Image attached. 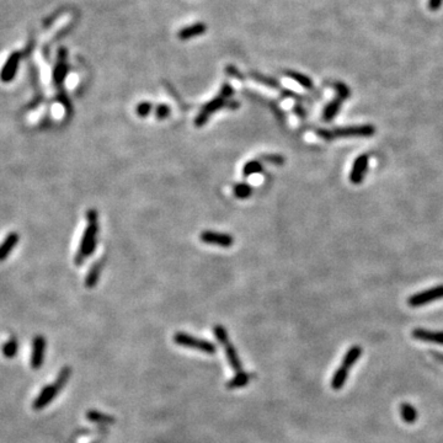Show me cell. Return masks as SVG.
<instances>
[{
    "instance_id": "34",
    "label": "cell",
    "mask_w": 443,
    "mask_h": 443,
    "mask_svg": "<svg viewBox=\"0 0 443 443\" xmlns=\"http://www.w3.org/2000/svg\"><path fill=\"white\" fill-rule=\"evenodd\" d=\"M443 0H428V9L431 11H437L442 7Z\"/></svg>"
},
{
    "instance_id": "27",
    "label": "cell",
    "mask_w": 443,
    "mask_h": 443,
    "mask_svg": "<svg viewBox=\"0 0 443 443\" xmlns=\"http://www.w3.org/2000/svg\"><path fill=\"white\" fill-rule=\"evenodd\" d=\"M261 171H263V164H261L260 160H256V159L247 161L243 168L244 176H250V175L259 174Z\"/></svg>"
},
{
    "instance_id": "5",
    "label": "cell",
    "mask_w": 443,
    "mask_h": 443,
    "mask_svg": "<svg viewBox=\"0 0 443 443\" xmlns=\"http://www.w3.org/2000/svg\"><path fill=\"white\" fill-rule=\"evenodd\" d=\"M439 299H443V285H438L426 289V291L412 294L408 299V304L412 308H419V306H423Z\"/></svg>"
},
{
    "instance_id": "14",
    "label": "cell",
    "mask_w": 443,
    "mask_h": 443,
    "mask_svg": "<svg viewBox=\"0 0 443 443\" xmlns=\"http://www.w3.org/2000/svg\"><path fill=\"white\" fill-rule=\"evenodd\" d=\"M19 240H20V236L18 233H9L7 235V238L4 239L2 244H0V261H4L5 259H8V256L10 255L11 251L15 249V246L18 245Z\"/></svg>"
},
{
    "instance_id": "30",
    "label": "cell",
    "mask_w": 443,
    "mask_h": 443,
    "mask_svg": "<svg viewBox=\"0 0 443 443\" xmlns=\"http://www.w3.org/2000/svg\"><path fill=\"white\" fill-rule=\"evenodd\" d=\"M335 91H336V95H338L336 97L341 99L342 101L346 100L347 97L350 96V89H348V86L346 84H344V83L341 82L336 83L335 84Z\"/></svg>"
},
{
    "instance_id": "25",
    "label": "cell",
    "mask_w": 443,
    "mask_h": 443,
    "mask_svg": "<svg viewBox=\"0 0 443 443\" xmlns=\"http://www.w3.org/2000/svg\"><path fill=\"white\" fill-rule=\"evenodd\" d=\"M19 350V345L16 339L11 338L3 345V355H4L5 358H14L18 353Z\"/></svg>"
},
{
    "instance_id": "4",
    "label": "cell",
    "mask_w": 443,
    "mask_h": 443,
    "mask_svg": "<svg viewBox=\"0 0 443 443\" xmlns=\"http://www.w3.org/2000/svg\"><path fill=\"white\" fill-rule=\"evenodd\" d=\"M172 340H174L175 344L179 345L181 347L192 348V350L201 351V352L208 353V355H213V353L217 352V346L213 342L205 339L195 338V336L190 335V334L182 333V331L175 333Z\"/></svg>"
},
{
    "instance_id": "9",
    "label": "cell",
    "mask_w": 443,
    "mask_h": 443,
    "mask_svg": "<svg viewBox=\"0 0 443 443\" xmlns=\"http://www.w3.org/2000/svg\"><path fill=\"white\" fill-rule=\"evenodd\" d=\"M67 57H68V52H67V49L64 47H60L58 49L57 64H55L54 69H53V83L57 86L62 85L64 79L68 75L69 67L67 64Z\"/></svg>"
},
{
    "instance_id": "33",
    "label": "cell",
    "mask_w": 443,
    "mask_h": 443,
    "mask_svg": "<svg viewBox=\"0 0 443 443\" xmlns=\"http://www.w3.org/2000/svg\"><path fill=\"white\" fill-rule=\"evenodd\" d=\"M263 160L265 161H269L271 164H276V165H282L285 163V158L280 154H266L263 155Z\"/></svg>"
},
{
    "instance_id": "8",
    "label": "cell",
    "mask_w": 443,
    "mask_h": 443,
    "mask_svg": "<svg viewBox=\"0 0 443 443\" xmlns=\"http://www.w3.org/2000/svg\"><path fill=\"white\" fill-rule=\"evenodd\" d=\"M21 60V53L15 51L8 57L7 62L3 66L2 71H0V80L3 83H10L13 82L14 78H15L16 73H18L19 64Z\"/></svg>"
},
{
    "instance_id": "17",
    "label": "cell",
    "mask_w": 443,
    "mask_h": 443,
    "mask_svg": "<svg viewBox=\"0 0 443 443\" xmlns=\"http://www.w3.org/2000/svg\"><path fill=\"white\" fill-rule=\"evenodd\" d=\"M102 269H104V263L102 261H97L91 266V269L89 270L88 275L85 278V287L86 288H94L97 285L100 280V275H101Z\"/></svg>"
},
{
    "instance_id": "7",
    "label": "cell",
    "mask_w": 443,
    "mask_h": 443,
    "mask_svg": "<svg viewBox=\"0 0 443 443\" xmlns=\"http://www.w3.org/2000/svg\"><path fill=\"white\" fill-rule=\"evenodd\" d=\"M200 240L205 244L217 245L221 247H230L234 244V238L230 234L213 232V230H205L201 233Z\"/></svg>"
},
{
    "instance_id": "29",
    "label": "cell",
    "mask_w": 443,
    "mask_h": 443,
    "mask_svg": "<svg viewBox=\"0 0 443 443\" xmlns=\"http://www.w3.org/2000/svg\"><path fill=\"white\" fill-rule=\"evenodd\" d=\"M213 334H214V336H216L217 341H218L221 345H223L224 342H227L228 340H229V336H228V331L225 330V329L223 328L222 325H214Z\"/></svg>"
},
{
    "instance_id": "18",
    "label": "cell",
    "mask_w": 443,
    "mask_h": 443,
    "mask_svg": "<svg viewBox=\"0 0 443 443\" xmlns=\"http://www.w3.org/2000/svg\"><path fill=\"white\" fill-rule=\"evenodd\" d=\"M85 417L89 420V421L94 423H99V425H112V423H115L116 421V419L112 416V415L105 414V412L97 411V410L86 411Z\"/></svg>"
},
{
    "instance_id": "3",
    "label": "cell",
    "mask_w": 443,
    "mask_h": 443,
    "mask_svg": "<svg viewBox=\"0 0 443 443\" xmlns=\"http://www.w3.org/2000/svg\"><path fill=\"white\" fill-rule=\"evenodd\" d=\"M234 90L232 88V85L229 84H224L222 86L221 89V93H219L218 96L214 97L213 100H211L210 102H207L205 106L202 107L201 112L197 115L196 119H195V124L196 126H203L206 122L210 119V117L213 115L214 112H217L218 110H221L224 105L228 104V100L230 99V96L233 95Z\"/></svg>"
},
{
    "instance_id": "28",
    "label": "cell",
    "mask_w": 443,
    "mask_h": 443,
    "mask_svg": "<svg viewBox=\"0 0 443 443\" xmlns=\"http://www.w3.org/2000/svg\"><path fill=\"white\" fill-rule=\"evenodd\" d=\"M251 77L254 78V80H256V82L261 83V84H265L267 86H271V88H278V86H280L277 80L272 79V78L269 77H265V75L260 73H251Z\"/></svg>"
},
{
    "instance_id": "19",
    "label": "cell",
    "mask_w": 443,
    "mask_h": 443,
    "mask_svg": "<svg viewBox=\"0 0 443 443\" xmlns=\"http://www.w3.org/2000/svg\"><path fill=\"white\" fill-rule=\"evenodd\" d=\"M342 100L336 97L333 101H330L329 104L325 106L324 111H323V119L325 122H331L333 118H335V116L340 112V108H341Z\"/></svg>"
},
{
    "instance_id": "23",
    "label": "cell",
    "mask_w": 443,
    "mask_h": 443,
    "mask_svg": "<svg viewBox=\"0 0 443 443\" xmlns=\"http://www.w3.org/2000/svg\"><path fill=\"white\" fill-rule=\"evenodd\" d=\"M400 415H401V419L404 420L405 422L408 423H412L416 421L417 419V411L414 406L410 405L409 403H404L401 404L400 406Z\"/></svg>"
},
{
    "instance_id": "10",
    "label": "cell",
    "mask_w": 443,
    "mask_h": 443,
    "mask_svg": "<svg viewBox=\"0 0 443 443\" xmlns=\"http://www.w3.org/2000/svg\"><path fill=\"white\" fill-rule=\"evenodd\" d=\"M46 339L42 335H37L32 341L31 367L33 369H40L43 364L44 352H46Z\"/></svg>"
},
{
    "instance_id": "35",
    "label": "cell",
    "mask_w": 443,
    "mask_h": 443,
    "mask_svg": "<svg viewBox=\"0 0 443 443\" xmlns=\"http://www.w3.org/2000/svg\"><path fill=\"white\" fill-rule=\"evenodd\" d=\"M58 97H59V101H60V102H63L64 107H66L67 110H68V108H69V110H71V107H72L71 101H69V99H68V97H67L66 94H64V93H60V94H59V96H58Z\"/></svg>"
},
{
    "instance_id": "24",
    "label": "cell",
    "mask_w": 443,
    "mask_h": 443,
    "mask_svg": "<svg viewBox=\"0 0 443 443\" xmlns=\"http://www.w3.org/2000/svg\"><path fill=\"white\" fill-rule=\"evenodd\" d=\"M233 194L236 199H240V200L249 199L252 194V187L249 185V183H245V182L236 183V185H234L233 187Z\"/></svg>"
},
{
    "instance_id": "13",
    "label": "cell",
    "mask_w": 443,
    "mask_h": 443,
    "mask_svg": "<svg viewBox=\"0 0 443 443\" xmlns=\"http://www.w3.org/2000/svg\"><path fill=\"white\" fill-rule=\"evenodd\" d=\"M222 346L224 347L225 357H227L228 362H229L230 367H232V368L235 370V372H238V373L241 372V369H243V364H241L240 358H239L238 351H236L235 347L233 346L232 342H230V340H228L227 342H224Z\"/></svg>"
},
{
    "instance_id": "21",
    "label": "cell",
    "mask_w": 443,
    "mask_h": 443,
    "mask_svg": "<svg viewBox=\"0 0 443 443\" xmlns=\"http://www.w3.org/2000/svg\"><path fill=\"white\" fill-rule=\"evenodd\" d=\"M347 377H348V369L346 367L341 366L335 373H334L333 378H331V388L335 389V391L341 389L342 387L345 386V383H346Z\"/></svg>"
},
{
    "instance_id": "26",
    "label": "cell",
    "mask_w": 443,
    "mask_h": 443,
    "mask_svg": "<svg viewBox=\"0 0 443 443\" xmlns=\"http://www.w3.org/2000/svg\"><path fill=\"white\" fill-rule=\"evenodd\" d=\"M71 374H72V368L71 367H63L62 369L59 370V373H58V375H57V378H55V382L53 384H54L55 387H57L58 389H59V392L62 391V389L64 388V386H66L67 384V382L69 381V378H71Z\"/></svg>"
},
{
    "instance_id": "1",
    "label": "cell",
    "mask_w": 443,
    "mask_h": 443,
    "mask_svg": "<svg viewBox=\"0 0 443 443\" xmlns=\"http://www.w3.org/2000/svg\"><path fill=\"white\" fill-rule=\"evenodd\" d=\"M86 225L84 233H83L82 241H80L79 249L75 255V264L82 265L86 258L91 255L96 249L97 244V234H99V217L95 210H89L86 212Z\"/></svg>"
},
{
    "instance_id": "11",
    "label": "cell",
    "mask_w": 443,
    "mask_h": 443,
    "mask_svg": "<svg viewBox=\"0 0 443 443\" xmlns=\"http://www.w3.org/2000/svg\"><path fill=\"white\" fill-rule=\"evenodd\" d=\"M59 393V389L54 386V384H51V386H46L41 391L38 397L36 398L35 401H33V409L35 410H42V409L46 408L47 405L52 403L53 399L57 397V394Z\"/></svg>"
},
{
    "instance_id": "2",
    "label": "cell",
    "mask_w": 443,
    "mask_h": 443,
    "mask_svg": "<svg viewBox=\"0 0 443 443\" xmlns=\"http://www.w3.org/2000/svg\"><path fill=\"white\" fill-rule=\"evenodd\" d=\"M318 136L325 141H333L336 138L348 137H370L375 133V128L372 124H361V126L340 127L336 130H318Z\"/></svg>"
},
{
    "instance_id": "15",
    "label": "cell",
    "mask_w": 443,
    "mask_h": 443,
    "mask_svg": "<svg viewBox=\"0 0 443 443\" xmlns=\"http://www.w3.org/2000/svg\"><path fill=\"white\" fill-rule=\"evenodd\" d=\"M255 373H250V372H239L238 374H235L234 377L225 384V388L230 389H239V388H243V387L247 386L250 381H252L255 378Z\"/></svg>"
},
{
    "instance_id": "6",
    "label": "cell",
    "mask_w": 443,
    "mask_h": 443,
    "mask_svg": "<svg viewBox=\"0 0 443 443\" xmlns=\"http://www.w3.org/2000/svg\"><path fill=\"white\" fill-rule=\"evenodd\" d=\"M369 168V157L368 154H361L353 161L352 168L350 171V181L353 185H359L366 177L367 171Z\"/></svg>"
},
{
    "instance_id": "12",
    "label": "cell",
    "mask_w": 443,
    "mask_h": 443,
    "mask_svg": "<svg viewBox=\"0 0 443 443\" xmlns=\"http://www.w3.org/2000/svg\"><path fill=\"white\" fill-rule=\"evenodd\" d=\"M412 338L420 341L434 342V344L443 345V331H431L425 329H415L412 331Z\"/></svg>"
},
{
    "instance_id": "22",
    "label": "cell",
    "mask_w": 443,
    "mask_h": 443,
    "mask_svg": "<svg viewBox=\"0 0 443 443\" xmlns=\"http://www.w3.org/2000/svg\"><path fill=\"white\" fill-rule=\"evenodd\" d=\"M286 74L288 75V77L291 78L292 80H294L297 84H299L300 86H302V88L308 89V90H310V89L314 88L313 80H311L310 78L308 77V75L298 73V72H293V71H288Z\"/></svg>"
},
{
    "instance_id": "31",
    "label": "cell",
    "mask_w": 443,
    "mask_h": 443,
    "mask_svg": "<svg viewBox=\"0 0 443 443\" xmlns=\"http://www.w3.org/2000/svg\"><path fill=\"white\" fill-rule=\"evenodd\" d=\"M153 110V105L148 101H143L141 104L137 105V108H136V112H137L138 116L141 117H147L152 112Z\"/></svg>"
},
{
    "instance_id": "16",
    "label": "cell",
    "mask_w": 443,
    "mask_h": 443,
    "mask_svg": "<svg viewBox=\"0 0 443 443\" xmlns=\"http://www.w3.org/2000/svg\"><path fill=\"white\" fill-rule=\"evenodd\" d=\"M206 31H207V26H206L205 24H202V22H197V24L191 25V26L183 27V29L180 30V32L177 33V36H179L181 41H187L192 37L203 35Z\"/></svg>"
},
{
    "instance_id": "20",
    "label": "cell",
    "mask_w": 443,
    "mask_h": 443,
    "mask_svg": "<svg viewBox=\"0 0 443 443\" xmlns=\"http://www.w3.org/2000/svg\"><path fill=\"white\" fill-rule=\"evenodd\" d=\"M361 355H362V348L357 346V345H355V346L348 348L346 355H345L344 359H342L341 366L346 367L347 369H350L351 367H352L353 364H355L356 362L358 361L359 357H361Z\"/></svg>"
},
{
    "instance_id": "32",
    "label": "cell",
    "mask_w": 443,
    "mask_h": 443,
    "mask_svg": "<svg viewBox=\"0 0 443 443\" xmlns=\"http://www.w3.org/2000/svg\"><path fill=\"white\" fill-rule=\"evenodd\" d=\"M170 113H171V108H170L169 105L160 104L159 106H157V108H155V116L158 117V119L166 118Z\"/></svg>"
}]
</instances>
